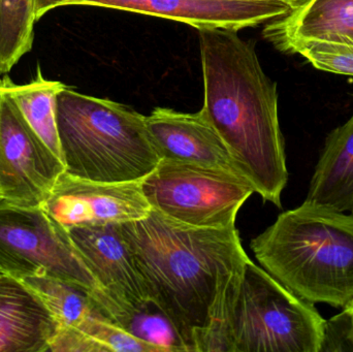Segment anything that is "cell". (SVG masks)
Segmentation results:
<instances>
[{
    "label": "cell",
    "instance_id": "1",
    "mask_svg": "<svg viewBox=\"0 0 353 352\" xmlns=\"http://www.w3.org/2000/svg\"><path fill=\"white\" fill-rule=\"evenodd\" d=\"M118 227L150 301L173 324L186 351L201 352L230 278L249 258L238 229L190 227L154 209Z\"/></svg>",
    "mask_w": 353,
    "mask_h": 352
},
{
    "label": "cell",
    "instance_id": "2",
    "mask_svg": "<svg viewBox=\"0 0 353 352\" xmlns=\"http://www.w3.org/2000/svg\"><path fill=\"white\" fill-rule=\"evenodd\" d=\"M203 110L236 169L265 202L282 208L288 185L277 84L263 72L254 45L236 31H199Z\"/></svg>",
    "mask_w": 353,
    "mask_h": 352
},
{
    "label": "cell",
    "instance_id": "3",
    "mask_svg": "<svg viewBox=\"0 0 353 352\" xmlns=\"http://www.w3.org/2000/svg\"><path fill=\"white\" fill-rule=\"evenodd\" d=\"M263 269L312 304L353 300V214L304 202L251 241Z\"/></svg>",
    "mask_w": 353,
    "mask_h": 352
},
{
    "label": "cell",
    "instance_id": "4",
    "mask_svg": "<svg viewBox=\"0 0 353 352\" xmlns=\"http://www.w3.org/2000/svg\"><path fill=\"white\" fill-rule=\"evenodd\" d=\"M325 324L314 304L247 258L224 291L201 352H321Z\"/></svg>",
    "mask_w": 353,
    "mask_h": 352
},
{
    "label": "cell",
    "instance_id": "5",
    "mask_svg": "<svg viewBox=\"0 0 353 352\" xmlns=\"http://www.w3.org/2000/svg\"><path fill=\"white\" fill-rule=\"evenodd\" d=\"M58 136L65 173L95 182L141 181L161 163L146 116L70 87L57 96Z\"/></svg>",
    "mask_w": 353,
    "mask_h": 352
},
{
    "label": "cell",
    "instance_id": "6",
    "mask_svg": "<svg viewBox=\"0 0 353 352\" xmlns=\"http://www.w3.org/2000/svg\"><path fill=\"white\" fill-rule=\"evenodd\" d=\"M142 188L151 208L201 229L236 227L239 210L255 192L238 174L170 159H161Z\"/></svg>",
    "mask_w": 353,
    "mask_h": 352
},
{
    "label": "cell",
    "instance_id": "7",
    "mask_svg": "<svg viewBox=\"0 0 353 352\" xmlns=\"http://www.w3.org/2000/svg\"><path fill=\"white\" fill-rule=\"evenodd\" d=\"M0 272L20 280L51 277L76 283L94 296L103 293L65 227L41 206H22L1 198Z\"/></svg>",
    "mask_w": 353,
    "mask_h": 352
},
{
    "label": "cell",
    "instance_id": "8",
    "mask_svg": "<svg viewBox=\"0 0 353 352\" xmlns=\"http://www.w3.org/2000/svg\"><path fill=\"white\" fill-rule=\"evenodd\" d=\"M64 172L61 159L27 123L12 99L0 91V198L41 206Z\"/></svg>",
    "mask_w": 353,
    "mask_h": 352
},
{
    "label": "cell",
    "instance_id": "9",
    "mask_svg": "<svg viewBox=\"0 0 353 352\" xmlns=\"http://www.w3.org/2000/svg\"><path fill=\"white\" fill-rule=\"evenodd\" d=\"M142 181L105 183L64 172L41 207L66 229L140 220L152 209Z\"/></svg>",
    "mask_w": 353,
    "mask_h": 352
},
{
    "label": "cell",
    "instance_id": "10",
    "mask_svg": "<svg viewBox=\"0 0 353 352\" xmlns=\"http://www.w3.org/2000/svg\"><path fill=\"white\" fill-rule=\"evenodd\" d=\"M72 6H92L170 19L201 30L236 31L288 14L281 0H76Z\"/></svg>",
    "mask_w": 353,
    "mask_h": 352
},
{
    "label": "cell",
    "instance_id": "11",
    "mask_svg": "<svg viewBox=\"0 0 353 352\" xmlns=\"http://www.w3.org/2000/svg\"><path fill=\"white\" fill-rule=\"evenodd\" d=\"M74 247L114 305L140 310L150 303L148 291L118 225L68 229Z\"/></svg>",
    "mask_w": 353,
    "mask_h": 352
},
{
    "label": "cell",
    "instance_id": "12",
    "mask_svg": "<svg viewBox=\"0 0 353 352\" xmlns=\"http://www.w3.org/2000/svg\"><path fill=\"white\" fill-rule=\"evenodd\" d=\"M146 123L161 161L196 163L242 176L203 107L197 113L157 107L146 116Z\"/></svg>",
    "mask_w": 353,
    "mask_h": 352
},
{
    "label": "cell",
    "instance_id": "13",
    "mask_svg": "<svg viewBox=\"0 0 353 352\" xmlns=\"http://www.w3.org/2000/svg\"><path fill=\"white\" fill-rule=\"evenodd\" d=\"M58 324L41 298L0 272V352H49Z\"/></svg>",
    "mask_w": 353,
    "mask_h": 352
},
{
    "label": "cell",
    "instance_id": "14",
    "mask_svg": "<svg viewBox=\"0 0 353 352\" xmlns=\"http://www.w3.org/2000/svg\"><path fill=\"white\" fill-rule=\"evenodd\" d=\"M305 202L353 214V114L327 136Z\"/></svg>",
    "mask_w": 353,
    "mask_h": 352
},
{
    "label": "cell",
    "instance_id": "15",
    "mask_svg": "<svg viewBox=\"0 0 353 352\" xmlns=\"http://www.w3.org/2000/svg\"><path fill=\"white\" fill-rule=\"evenodd\" d=\"M263 35L276 48L292 39L353 45V0H312L301 10L274 19Z\"/></svg>",
    "mask_w": 353,
    "mask_h": 352
},
{
    "label": "cell",
    "instance_id": "16",
    "mask_svg": "<svg viewBox=\"0 0 353 352\" xmlns=\"http://www.w3.org/2000/svg\"><path fill=\"white\" fill-rule=\"evenodd\" d=\"M66 87L63 83L45 79L41 66H37L34 78L26 84H16L8 76L0 80V91L12 99L27 123L61 161L56 105L58 94Z\"/></svg>",
    "mask_w": 353,
    "mask_h": 352
},
{
    "label": "cell",
    "instance_id": "17",
    "mask_svg": "<svg viewBox=\"0 0 353 352\" xmlns=\"http://www.w3.org/2000/svg\"><path fill=\"white\" fill-rule=\"evenodd\" d=\"M165 352L145 342L97 312L82 327L58 330L49 352Z\"/></svg>",
    "mask_w": 353,
    "mask_h": 352
},
{
    "label": "cell",
    "instance_id": "18",
    "mask_svg": "<svg viewBox=\"0 0 353 352\" xmlns=\"http://www.w3.org/2000/svg\"><path fill=\"white\" fill-rule=\"evenodd\" d=\"M45 302L58 324V330H74L101 311L94 293L68 281L51 277L22 280Z\"/></svg>",
    "mask_w": 353,
    "mask_h": 352
},
{
    "label": "cell",
    "instance_id": "19",
    "mask_svg": "<svg viewBox=\"0 0 353 352\" xmlns=\"http://www.w3.org/2000/svg\"><path fill=\"white\" fill-rule=\"evenodd\" d=\"M35 22V0H0V74L31 51Z\"/></svg>",
    "mask_w": 353,
    "mask_h": 352
},
{
    "label": "cell",
    "instance_id": "20",
    "mask_svg": "<svg viewBox=\"0 0 353 352\" xmlns=\"http://www.w3.org/2000/svg\"><path fill=\"white\" fill-rule=\"evenodd\" d=\"M112 322L145 342L165 352H185L184 345L169 318L152 302L140 310H121Z\"/></svg>",
    "mask_w": 353,
    "mask_h": 352
},
{
    "label": "cell",
    "instance_id": "21",
    "mask_svg": "<svg viewBox=\"0 0 353 352\" xmlns=\"http://www.w3.org/2000/svg\"><path fill=\"white\" fill-rule=\"evenodd\" d=\"M280 51L300 54L319 70L353 76V45L319 39H292Z\"/></svg>",
    "mask_w": 353,
    "mask_h": 352
},
{
    "label": "cell",
    "instance_id": "22",
    "mask_svg": "<svg viewBox=\"0 0 353 352\" xmlns=\"http://www.w3.org/2000/svg\"><path fill=\"white\" fill-rule=\"evenodd\" d=\"M76 0H35V20L43 18L48 12L63 6H72Z\"/></svg>",
    "mask_w": 353,
    "mask_h": 352
},
{
    "label": "cell",
    "instance_id": "23",
    "mask_svg": "<svg viewBox=\"0 0 353 352\" xmlns=\"http://www.w3.org/2000/svg\"><path fill=\"white\" fill-rule=\"evenodd\" d=\"M344 313L348 320V326H350V351H353V300L350 304L343 307Z\"/></svg>",
    "mask_w": 353,
    "mask_h": 352
},
{
    "label": "cell",
    "instance_id": "24",
    "mask_svg": "<svg viewBox=\"0 0 353 352\" xmlns=\"http://www.w3.org/2000/svg\"><path fill=\"white\" fill-rule=\"evenodd\" d=\"M281 1L285 2L288 6H290L292 10H296L308 6L312 0H281Z\"/></svg>",
    "mask_w": 353,
    "mask_h": 352
}]
</instances>
